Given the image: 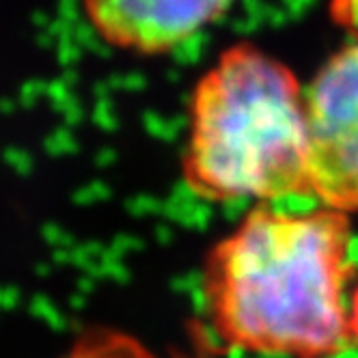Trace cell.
<instances>
[{
	"instance_id": "obj_5",
	"label": "cell",
	"mask_w": 358,
	"mask_h": 358,
	"mask_svg": "<svg viewBox=\"0 0 358 358\" xmlns=\"http://www.w3.org/2000/svg\"><path fill=\"white\" fill-rule=\"evenodd\" d=\"M61 358H156L138 339L121 330L91 328Z\"/></svg>"
},
{
	"instance_id": "obj_6",
	"label": "cell",
	"mask_w": 358,
	"mask_h": 358,
	"mask_svg": "<svg viewBox=\"0 0 358 358\" xmlns=\"http://www.w3.org/2000/svg\"><path fill=\"white\" fill-rule=\"evenodd\" d=\"M350 332H352V339H356L358 343V285L354 289L352 304H350Z\"/></svg>"
},
{
	"instance_id": "obj_2",
	"label": "cell",
	"mask_w": 358,
	"mask_h": 358,
	"mask_svg": "<svg viewBox=\"0 0 358 358\" xmlns=\"http://www.w3.org/2000/svg\"><path fill=\"white\" fill-rule=\"evenodd\" d=\"M182 177L192 194L218 203L311 194L306 91L283 61L244 41L201 76Z\"/></svg>"
},
{
	"instance_id": "obj_1",
	"label": "cell",
	"mask_w": 358,
	"mask_h": 358,
	"mask_svg": "<svg viewBox=\"0 0 358 358\" xmlns=\"http://www.w3.org/2000/svg\"><path fill=\"white\" fill-rule=\"evenodd\" d=\"M348 214L255 208L203 264V300L216 335L266 356L328 358L348 341L345 285L354 270Z\"/></svg>"
},
{
	"instance_id": "obj_4",
	"label": "cell",
	"mask_w": 358,
	"mask_h": 358,
	"mask_svg": "<svg viewBox=\"0 0 358 358\" xmlns=\"http://www.w3.org/2000/svg\"><path fill=\"white\" fill-rule=\"evenodd\" d=\"M236 0H80L93 33L119 52L166 55L208 29Z\"/></svg>"
},
{
	"instance_id": "obj_3",
	"label": "cell",
	"mask_w": 358,
	"mask_h": 358,
	"mask_svg": "<svg viewBox=\"0 0 358 358\" xmlns=\"http://www.w3.org/2000/svg\"><path fill=\"white\" fill-rule=\"evenodd\" d=\"M311 194L324 208L358 210V39L337 50L306 89Z\"/></svg>"
}]
</instances>
